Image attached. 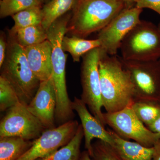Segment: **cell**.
<instances>
[{
    "label": "cell",
    "mask_w": 160,
    "mask_h": 160,
    "mask_svg": "<svg viewBox=\"0 0 160 160\" xmlns=\"http://www.w3.org/2000/svg\"><path fill=\"white\" fill-rule=\"evenodd\" d=\"M92 160H122L111 145L106 142L98 139L92 143Z\"/></svg>",
    "instance_id": "obj_25"
},
{
    "label": "cell",
    "mask_w": 160,
    "mask_h": 160,
    "mask_svg": "<svg viewBox=\"0 0 160 160\" xmlns=\"http://www.w3.org/2000/svg\"><path fill=\"white\" fill-rule=\"evenodd\" d=\"M98 39L87 40L72 36L71 37L65 36L62 41V47L65 52H69L74 62H79L80 59L87 52L92 49L101 47Z\"/></svg>",
    "instance_id": "obj_18"
},
{
    "label": "cell",
    "mask_w": 160,
    "mask_h": 160,
    "mask_svg": "<svg viewBox=\"0 0 160 160\" xmlns=\"http://www.w3.org/2000/svg\"><path fill=\"white\" fill-rule=\"evenodd\" d=\"M79 126L72 120L53 129H46L31 147L18 160H36L46 157L65 146L71 141Z\"/></svg>",
    "instance_id": "obj_11"
},
{
    "label": "cell",
    "mask_w": 160,
    "mask_h": 160,
    "mask_svg": "<svg viewBox=\"0 0 160 160\" xmlns=\"http://www.w3.org/2000/svg\"><path fill=\"white\" fill-rule=\"evenodd\" d=\"M122 58L150 62L160 59V29L151 22L141 20L129 31L120 46Z\"/></svg>",
    "instance_id": "obj_5"
},
{
    "label": "cell",
    "mask_w": 160,
    "mask_h": 160,
    "mask_svg": "<svg viewBox=\"0 0 160 160\" xmlns=\"http://www.w3.org/2000/svg\"><path fill=\"white\" fill-rule=\"evenodd\" d=\"M147 127L152 132L160 134V116L154 122Z\"/></svg>",
    "instance_id": "obj_29"
},
{
    "label": "cell",
    "mask_w": 160,
    "mask_h": 160,
    "mask_svg": "<svg viewBox=\"0 0 160 160\" xmlns=\"http://www.w3.org/2000/svg\"><path fill=\"white\" fill-rule=\"evenodd\" d=\"M103 107L114 112L131 106L135 100L134 86L121 58L104 52L99 63Z\"/></svg>",
    "instance_id": "obj_1"
},
{
    "label": "cell",
    "mask_w": 160,
    "mask_h": 160,
    "mask_svg": "<svg viewBox=\"0 0 160 160\" xmlns=\"http://www.w3.org/2000/svg\"><path fill=\"white\" fill-rule=\"evenodd\" d=\"M158 28H159V29H160V22L158 26Z\"/></svg>",
    "instance_id": "obj_33"
},
{
    "label": "cell",
    "mask_w": 160,
    "mask_h": 160,
    "mask_svg": "<svg viewBox=\"0 0 160 160\" xmlns=\"http://www.w3.org/2000/svg\"><path fill=\"white\" fill-rule=\"evenodd\" d=\"M57 100L52 76L40 82L38 91L27 105L29 111L42 123L46 129L55 128Z\"/></svg>",
    "instance_id": "obj_12"
},
{
    "label": "cell",
    "mask_w": 160,
    "mask_h": 160,
    "mask_svg": "<svg viewBox=\"0 0 160 160\" xmlns=\"http://www.w3.org/2000/svg\"><path fill=\"white\" fill-rule=\"evenodd\" d=\"M9 37L23 47L37 45L47 40V31L42 25L18 29L14 33H9Z\"/></svg>",
    "instance_id": "obj_20"
},
{
    "label": "cell",
    "mask_w": 160,
    "mask_h": 160,
    "mask_svg": "<svg viewBox=\"0 0 160 160\" xmlns=\"http://www.w3.org/2000/svg\"><path fill=\"white\" fill-rule=\"evenodd\" d=\"M134 86L135 100L160 102V59L150 62L126 61L121 58Z\"/></svg>",
    "instance_id": "obj_8"
},
{
    "label": "cell",
    "mask_w": 160,
    "mask_h": 160,
    "mask_svg": "<svg viewBox=\"0 0 160 160\" xmlns=\"http://www.w3.org/2000/svg\"><path fill=\"white\" fill-rule=\"evenodd\" d=\"M43 5L41 0H1L0 18L12 17L25 9Z\"/></svg>",
    "instance_id": "obj_23"
},
{
    "label": "cell",
    "mask_w": 160,
    "mask_h": 160,
    "mask_svg": "<svg viewBox=\"0 0 160 160\" xmlns=\"http://www.w3.org/2000/svg\"><path fill=\"white\" fill-rule=\"evenodd\" d=\"M121 1H124L126 3H129L130 5H133L134 4L135 0H121Z\"/></svg>",
    "instance_id": "obj_31"
},
{
    "label": "cell",
    "mask_w": 160,
    "mask_h": 160,
    "mask_svg": "<svg viewBox=\"0 0 160 160\" xmlns=\"http://www.w3.org/2000/svg\"><path fill=\"white\" fill-rule=\"evenodd\" d=\"M152 160H160V138L153 146Z\"/></svg>",
    "instance_id": "obj_28"
},
{
    "label": "cell",
    "mask_w": 160,
    "mask_h": 160,
    "mask_svg": "<svg viewBox=\"0 0 160 160\" xmlns=\"http://www.w3.org/2000/svg\"><path fill=\"white\" fill-rule=\"evenodd\" d=\"M79 160H92L88 151L85 150L81 153Z\"/></svg>",
    "instance_id": "obj_30"
},
{
    "label": "cell",
    "mask_w": 160,
    "mask_h": 160,
    "mask_svg": "<svg viewBox=\"0 0 160 160\" xmlns=\"http://www.w3.org/2000/svg\"><path fill=\"white\" fill-rule=\"evenodd\" d=\"M113 143L111 145L122 160H152L153 147H145L137 142L123 138L111 129H107Z\"/></svg>",
    "instance_id": "obj_15"
},
{
    "label": "cell",
    "mask_w": 160,
    "mask_h": 160,
    "mask_svg": "<svg viewBox=\"0 0 160 160\" xmlns=\"http://www.w3.org/2000/svg\"><path fill=\"white\" fill-rule=\"evenodd\" d=\"M1 76L14 88L20 102L28 105L38 91L41 82L35 76L27 61L24 47L9 37Z\"/></svg>",
    "instance_id": "obj_4"
},
{
    "label": "cell",
    "mask_w": 160,
    "mask_h": 160,
    "mask_svg": "<svg viewBox=\"0 0 160 160\" xmlns=\"http://www.w3.org/2000/svg\"><path fill=\"white\" fill-rule=\"evenodd\" d=\"M134 5L140 9H152L160 15V0H135Z\"/></svg>",
    "instance_id": "obj_26"
},
{
    "label": "cell",
    "mask_w": 160,
    "mask_h": 160,
    "mask_svg": "<svg viewBox=\"0 0 160 160\" xmlns=\"http://www.w3.org/2000/svg\"><path fill=\"white\" fill-rule=\"evenodd\" d=\"M33 141L17 137L0 138V160H18L32 146Z\"/></svg>",
    "instance_id": "obj_17"
},
{
    "label": "cell",
    "mask_w": 160,
    "mask_h": 160,
    "mask_svg": "<svg viewBox=\"0 0 160 160\" xmlns=\"http://www.w3.org/2000/svg\"><path fill=\"white\" fill-rule=\"evenodd\" d=\"M132 6L121 0H77L67 32L85 38L102 30L121 12Z\"/></svg>",
    "instance_id": "obj_3"
},
{
    "label": "cell",
    "mask_w": 160,
    "mask_h": 160,
    "mask_svg": "<svg viewBox=\"0 0 160 160\" xmlns=\"http://www.w3.org/2000/svg\"><path fill=\"white\" fill-rule=\"evenodd\" d=\"M43 6H34L20 12L12 17L14 25L9 33H14L18 29L29 26L42 25L43 20Z\"/></svg>",
    "instance_id": "obj_22"
},
{
    "label": "cell",
    "mask_w": 160,
    "mask_h": 160,
    "mask_svg": "<svg viewBox=\"0 0 160 160\" xmlns=\"http://www.w3.org/2000/svg\"><path fill=\"white\" fill-rule=\"evenodd\" d=\"M77 0H50L44 4L42 10V26L46 31L59 18L72 11Z\"/></svg>",
    "instance_id": "obj_16"
},
{
    "label": "cell",
    "mask_w": 160,
    "mask_h": 160,
    "mask_svg": "<svg viewBox=\"0 0 160 160\" xmlns=\"http://www.w3.org/2000/svg\"><path fill=\"white\" fill-rule=\"evenodd\" d=\"M139 119L146 126L160 116V102L151 100H136L131 106Z\"/></svg>",
    "instance_id": "obj_21"
},
{
    "label": "cell",
    "mask_w": 160,
    "mask_h": 160,
    "mask_svg": "<svg viewBox=\"0 0 160 160\" xmlns=\"http://www.w3.org/2000/svg\"><path fill=\"white\" fill-rule=\"evenodd\" d=\"M8 43L6 42L5 37L1 35L0 38V68L2 67L6 59Z\"/></svg>",
    "instance_id": "obj_27"
},
{
    "label": "cell",
    "mask_w": 160,
    "mask_h": 160,
    "mask_svg": "<svg viewBox=\"0 0 160 160\" xmlns=\"http://www.w3.org/2000/svg\"><path fill=\"white\" fill-rule=\"evenodd\" d=\"M46 130L29 111L27 105L18 102L7 111L0 123V138L17 137L27 140L38 138Z\"/></svg>",
    "instance_id": "obj_9"
},
{
    "label": "cell",
    "mask_w": 160,
    "mask_h": 160,
    "mask_svg": "<svg viewBox=\"0 0 160 160\" xmlns=\"http://www.w3.org/2000/svg\"><path fill=\"white\" fill-rule=\"evenodd\" d=\"M72 109L77 112L81 120V125L84 131L85 147L92 156V141L93 139L102 140L112 145L113 140L107 129H105L94 116L90 113L87 106L81 98L75 97L72 102Z\"/></svg>",
    "instance_id": "obj_13"
},
{
    "label": "cell",
    "mask_w": 160,
    "mask_h": 160,
    "mask_svg": "<svg viewBox=\"0 0 160 160\" xmlns=\"http://www.w3.org/2000/svg\"><path fill=\"white\" fill-rule=\"evenodd\" d=\"M106 125L125 139H132L145 147H152L160 134L150 130L137 117L131 106L114 112H103Z\"/></svg>",
    "instance_id": "obj_7"
},
{
    "label": "cell",
    "mask_w": 160,
    "mask_h": 160,
    "mask_svg": "<svg viewBox=\"0 0 160 160\" xmlns=\"http://www.w3.org/2000/svg\"><path fill=\"white\" fill-rule=\"evenodd\" d=\"M142 10L135 6L128 7L99 31L97 38L106 53L116 55L126 35L141 21L140 17Z\"/></svg>",
    "instance_id": "obj_10"
},
{
    "label": "cell",
    "mask_w": 160,
    "mask_h": 160,
    "mask_svg": "<svg viewBox=\"0 0 160 160\" xmlns=\"http://www.w3.org/2000/svg\"><path fill=\"white\" fill-rule=\"evenodd\" d=\"M104 52H106L100 47L92 49L82 57L81 80L82 92L81 99L92 114L105 127L99 71V63Z\"/></svg>",
    "instance_id": "obj_6"
},
{
    "label": "cell",
    "mask_w": 160,
    "mask_h": 160,
    "mask_svg": "<svg viewBox=\"0 0 160 160\" xmlns=\"http://www.w3.org/2000/svg\"><path fill=\"white\" fill-rule=\"evenodd\" d=\"M72 11L56 20L47 31V40L52 46V79L56 96L57 106L55 119L59 126L73 120L74 110L72 101L67 92L66 83V63L67 54L62 47L63 38L67 32Z\"/></svg>",
    "instance_id": "obj_2"
},
{
    "label": "cell",
    "mask_w": 160,
    "mask_h": 160,
    "mask_svg": "<svg viewBox=\"0 0 160 160\" xmlns=\"http://www.w3.org/2000/svg\"><path fill=\"white\" fill-rule=\"evenodd\" d=\"M24 49L29 67L38 79L42 82L50 78L52 76V49L49 40Z\"/></svg>",
    "instance_id": "obj_14"
},
{
    "label": "cell",
    "mask_w": 160,
    "mask_h": 160,
    "mask_svg": "<svg viewBox=\"0 0 160 160\" xmlns=\"http://www.w3.org/2000/svg\"><path fill=\"white\" fill-rule=\"evenodd\" d=\"M84 131L80 124L74 136L68 144L46 157L36 160H79L81 153L80 148Z\"/></svg>",
    "instance_id": "obj_19"
},
{
    "label": "cell",
    "mask_w": 160,
    "mask_h": 160,
    "mask_svg": "<svg viewBox=\"0 0 160 160\" xmlns=\"http://www.w3.org/2000/svg\"><path fill=\"white\" fill-rule=\"evenodd\" d=\"M50 1V0H41V1H42V2L43 3V4H44H44H46V3Z\"/></svg>",
    "instance_id": "obj_32"
},
{
    "label": "cell",
    "mask_w": 160,
    "mask_h": 160,
    "mask_svg": "<svg viewBox=\"0 0 160 160\" xmlns=\"http://www.w3.org/2000/svg\"><path fill=\"white\" fill-rule=\"evenodd\" d=\"M20 102L16 92L10 83L0 76V110L7 111Z\"/></svg>",
    "instance_id": "obj_24"
}]
</instances>
